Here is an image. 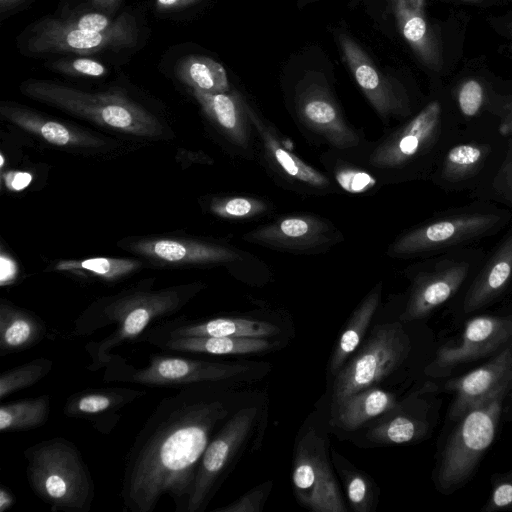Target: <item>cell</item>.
Segmentation results:
<instances>
[{"label":"cell","instance_id":"obj_38","mask_svg":"<svg viewBox=\"0 0 512 512\" xmlns=\"http://www.w3.org/2000/svg\"><path fill=\"white\" fill-rule=\"evenodd\" d=\"M341 474L351 508L356 512H370L374 506V490L370 479L356 469H343Z\"/></svg>","mask_w":512,"mask_h":512},{"label":"cell","instance_id":"obj_33","mask_svg":"<svg viewBox=\"0 0 512 512\" xmlns=\"http://www.w3.org/2000/svg\"><path fill=\"white\" fill-rule=\"evenodd\" d=\"M428 423L408 414H396L371 427L366 437L379 444H406L422 439Z\"/></svg>","mask_w":512,"mask_h":512},{"label":"cell","instance_id":"obj_28","mask_svg":"<svg viewBox=\"0 0 512 512\" xmlns=\"http://www.w3.org/2000/svg\"><path fill=\"white\" fill-rule=\"evenodd\" d=\"M398 406L393 394L369 387L337 404L336 421L345 430H355L375 417L397 410Z\"/></svg>","mask_w":512,"mask_h":512},{"label":"cell","instance_id":"obj_39","mask_svg":"<svg viewBox=\"0 0 512 512\" xmlns=\"http://www.w3.org/2000/svg\"><path fill=\"white\" fill-rule=\"evenodd\" d=\"M331 167V173L338 186L351 194L366 193L377 184L376 177L358 165L337 159V162Z\"/></svg>","mask_w":512,"mask_h":512},{"label":"cell","instance_id":"obj_13","mask_svg":"<svg viewBox=\"0 0 512 512\" xmlns=\"http://www.w3.org/2000/svg\"><path fill=\"white\" fill-rule=\"evenodd\" d=\"M248 118L260 143V152L268 170L285 188L306 195L336 192V186L325 174L304 162L285 145L278 130L246 102Z\"/></svg>","mask_w":512,"mask_h":512},{"label":"cell","instance_id":"obj_26","mask_svg":"<svg viewBox=\"0 0 512 512\" xmlns=\"http://www.w3.org/2000/svg\"><path fill=\"white\" fill-rule=\"evenodd\" d=\"M165 351L211 355H245L267 351L273 343L267 338L187 336L147 340Z\"/></svg>","mask_w":512,"mask_h":512},{"label":"cell","instance_id":"obj_20","mask_svg":"<svg viewBox=\"0 0 512 512\" xmlns=\"http://www.w3.org/2000/svg\"><path fill=\"white\" fill-rule=\"evenodd\" d=\"M203 112L238 148L252 153L254 129L248 118L245 99L237 91L208 93L191 89Z\"/></svg>","mask_w":512,"mask_h":512},{"label":"cell","instance_id":"obj_29","mask_svg":"<svg viewBox=\"0 0 512 512\" xmlns=\"http://www.w3.org/2000/svg\"><path fill=\"white\" fill-rule=\"evenodd\" d=\"M382 284L378 283L359 303L342 331L330 359V371L335 376L348 357L361 344L381 301Z\"/></svg>","mask_w":512,"mask_h":512},{"label":"cell","instance_id":"obj_25","mask_svg":"<svg viewBox=\"0 0 512 512\" xmlns=\"http://www.w3.org/2000/svg\"><path fill=\"white\" fill-rule=\"evenodd\" d=\"M0 114L14 125L38 135L56 146L97 147L103 145L100 139L88 133L46 118L17 103H2Z\"/></svg>","mask_w":512,"mask_h":512},{"label":"cell","instance_id":"obj_9","mask_svg":"<svg viewBox=\"0 0 512 512\" xmlns=\"http://www.w3.org/2000/svg\"><path fill=\"white\" fill-rule=\"evenodd\" d=\"M294 116L307 139L342 152L363 147V138L345 118L329 87L315 74H306L296 85Z\"/></svg>","mask_w":512,"mask_h":512},{"label":"cell","instance_id":"obj_6","mask_svg":"<svg viewBox=\"0 0 512 512\" xmlns=\"http://www.w3.org/2000/svg\"><path fill=\"white\" fill-rule=\"evenodd\" d=\"M511 389L512 383L502 386L459 419L438 468L437 482L443 492L454 491L474 472L494 440L503 402Z\"/></svg>","mask_w":512,"mask_h":512},{"label":"cell","instance_id":"obj_5","mask_svg":"<svg viewBox=\"0 0 512 512\" xmlns=\"http://www.w3.org/2000/svg\"><path fill=\"white\" fill-rule=\"evenodd\" d=\"M20 91L31 99L124 133L144 137L162 133L159 120L119 89L86 92L54 81L32 78L21 83Z\"/></svg>","mask_w":512,"mask_h":512},{"label":"cell","instance_id":"obj_34","mask_svg":"<svg viewBox=\"0 0 512 512\" xmlns=\"http://www.w3.org/2000/svg\"><path fill=\"white\" fill-rule=\"evenodd\" d=\"M140 263L132 259L96 257L84 260H63L55 269L74 273H89L107 281L118 280L136 269Z\"/></svg>","mask_w":512,"mask_h":512},{"label":"cell","instance_id":"obj_47","mask_svg":"<svg viewBox=\"0 0 512 512\" xmlns=\"http://www.w3.org/2000/svg\"><path fill=\"white\" fill-rule=\"evenodd\" d=\"M18 276L16 262L5 252L0 254V285L7 286L15 282Z\"/></svg>","mask_w":512,"mask_h":512},{"label":"cell","instance_id":"obj_3","mask_svg":"<svg viewBox=\"0 0 512 512\" xmlns=\"http://www.w3.org/2000/svg\"><path fill=\"white\" fill-rule=\"evenodd\" d=\"M149 36L144 16L136 8L120 12L114 25L102 32L71 27L56 15H47L27 26L16 38L18 51L31 58L63 55L130 56Z\"/></svg>","mask_w":512,"mask_h":512},{"label":"cell","instance_id":"obj_46","mask_svg":"<svg viewBox=\"0 0 512 512\" xmlns=\"http://www.w3.org/2000/svg\"><path fill=\"white\" fill-rule=\"evenodd\" d=\"M123 2L124 0H61L59 7L79 11H95L116 17Z\"/></svg>","mask_w":512,"mask_h":512},{"label":"cell","instance_id":"obj_37","mask_svg":"<svg viewBox=\"0 0 512 512\" xmlns=\"http://www.w3.org/2000/svg\"><path fill=\"white\" fill-rule=\"evenodd\" d=\"M269 204L252 196H231L213 200L211 211L225 219L250 220L268 213Z\"/></svg>","mask_w":512,"mask_h":512},{"label":"cell","instance_id":"obj_45","mask_svg":"<svg viewBox=\"0 0 512 512\" xmlns=\"http://www.w3.org/2000/svg\"><path fill=\"white\" fill-rule=\"evenodd\" d=\"M483 87L475 79L465 81L458 93V103L461 112L472 117L479 111L483 102Z\"/></svg>","mask_w":512,"mask_h":512},{"label":"cell","instance_id":"obj_19","mask_svg":"<svg viewBox=\"0 0 512 512\" xmlns=\"http://www.w3.org/2000/svg\"><path fill=\"white\" fill-rule=\"evenodd\" d=\"M146 395L145 390L130 387L89 388L71 394L63 413L84 419L102 434H109L121 418L120 410Z\"/></svg>","mask_w":512,"mask_h":512},{"label":"cell","instance_id":"obj_40","mask_svg":"<svg viewBox=\"0 0 512 512\" xmlns=\"http://www.w3.org/2000/svg\"><path fill=\"white\" fill-rule=\"evenodd\" d=\"M65 24L83 31L102 32L110 29L116 17L95 11H79L59 7L55 14Z\"/></svg>","mask_w":512,"mask_h":512},{"label":"cell","instance_id":"obj_35","mask_svg":"<svg viewBox=\"0 0 512 512\" xmlns=\"http://www.w3.org/2000/svg\"><path fill=\"white\" fill-rule=\"evenodd\" d=\"M53 368L51 359L40 357L15 366L0 375V399L30 387L46 377Z\"/></svg>","mask_w":512,"mask_h":512},{"label":"cell","instance_id":"obj_14","mask_svg":"<svg viewBox=\"0 0 512 512\" xmlns=\"http://www.w3.org/2000/svg\"><path fill=\"white\" fill-rule=\"evenodd\" d=\"M341 238L332 222L307 214L281 217L243 236L250 243L291 253L323 252Z\"/></svg>","mask_w":512,"mask_h":512},{"label":"cell","instance_id":"obj_8","mask_svg":"<svg viewBox=\"0 0 512 512\" xmlns=\"http://www.w3.org/2000/svg\"><path fill=\"white\" fill-rule=\"evenodd\" d=\"M410 348L409 337L400 322L375 326L359 353L335 375L334 403L337 405L387 377L407 358Z\"/></svg>","mask_w":512,"mask_h":512},{"label":"cell","instance_id":"obj_11","mask_svg":"<svg viewBox=\"0 0 512 512\" xmlns=\"http://www.w3.org/2000/svg\"><path fill=\"white\" fill-rule=\"evenodd\" d=\"M292 484L298 502L314 512H346L342 493L329 463L325 439L308 431L294 454Z\"/></svg>","mask_w":512,"mask_h":512},{"label":"cell","instance_id":"obj_17","mask_svg":"<svg viewBox=\"0 0 512 512\" xmlns=\"http://www.w3.org/2000/svg\"><path fill=\"white\" fill-rule=\"evenodd\" d=\"M496 219L492 215H468L433 222L398 237L387 253L400 257L457 243L484 232Z\"/></svg>","mask_w":512,"mask_h":512},{"label":"cell","instance_id":"obj_44","mask_svg":"<svg viewBox=\"0 0 512 512\" xmlns=\"http://www.w3.org/2000/svg\"><path fill=\"white\" fill-rule=\"evenodd\" d=\"M206 0H154L153 12L166 19H184Z\"/></svg>","mask_w":512,"mask_h":512},{"label":"cell","instance_id":"obj_30","mask_svg":"<svg viewBox=\"0 0 512 512\" xmlns=\"http://www.w3.org/2000/svg\"><path fill=\"white\" fill-rule=\"evenodd\" d=\"M511 274L512 237L502 246L469 289L464 301V311L473 312L488 304L504 289Z\"/></svg>","mask_w":512,"mask_h":512},{"label":"cell","instance_id":"obj_15","mask_svg":"<svg viewBox=\"0 0 512 512\" xmlns=\"http://www.w3.org/2000/svg\"><path fill=\"white\" fill-rule=\"evenodd\" d=\"M339 44L354 79L382 122L407 115L409 102L403 86L385 75L348 35L341 34Z\"/></svg>","mask_w":512,"mask_h":512},{"label":"cell","instance_id":"obj_42","mask_svg":"<svg viewBox=\"0 0 512 512\" xmlns=\"http://www.w3.org/2000/svg\"><path fill=\"white\" fill-rule=\"evenodd\" d=\"M512 510V471L495 475L492 491L483 511L495 512Z\"/></svg>","mask_w":512,"mask_h":512},{"label":"cell","instance_id":"obj_16","mask_svg":"<svg viewBox=\"0 0 512 512\" xmlns=\"http://www.w3.org/2000/svg\"><path fill=\"white\" fill-rule=\"evenodd\" d=\"M512 343V314L477 316L470 319L453 345L441 347L430 369L444 370L475 361L502 350Z\"/></svg>","mask_w":512,"mask_h":512},{"label":"cell","instance_id":"obj_41","mask_svg":"<svg viewBox=\"0 0 512 512\" xmlns=\"http://www.w3.org/2000/svg\"><path fill=\"white\" fill-rule=\"evenodd\" d=\"M271 487L272 482L266 481L252 488L237 500L214 509L213 512H260L263 510Z\"/></svg>","mask_w":512,"mask_h":512},{"label":"cell","instance_id":"obj_7","mask_svg":"<svg viewBox=\"0 0 512 512\" xmlns=\"http://www.w3.org/2000/svg\"><path fill=\"white\" fill-rule=\"evenodd\" d=\"M247 369V366L237 363L165 355H151L146 366L137 368L127 363L125 358L114 354L105 367L103 380L149 387L181 388L231 381Z\"/></svg>","mask_w":512,"mask_h":512},{"label":"cell","instance_id":"obj_27","mask_svg":"<svg viewBox=\"0 0 512 512\" xmlns=\"http://www.w3.org/2000/svg\"><path fill=\"white\" fill-rule=\"evenodd\" d=\"M47 326L36 314L3 299L0 303V356L18 353L41 342Z\"/></svg>","mask_w":512,"mask_h":512},{"label":"cell","instance_id":"obj_49","mask_svg":"<svg viewBox=\"0 0 512 512\" xmlns=\"http://www.w3.org/2000/svg\"><path fill=\"white\" fill-rule=\"evenodd\" d=\"M32 0H0V19L4 20L29 4Z\"/></svg>","mask_w":512,"mask_h":512},{"label":"cell","instance_id":"obj_50","mask_svg":"<svg viewBox=\"0 0 512 512\" xmlns=\"http://www.w3.org/2000/svg\"><path fill=\"white\" fill-rule=\"evenodd\" d=\"M15 504V496L11 490L4 486H0V512H6Z\"/></svg>","mask_w":512,"mask_h":512},{"label":"cell","instance_id":"obj_52","mask_svg":"<svg viewBox=\"0 0 512 512\" xmlns=\"http://www.w3.org/2000/svg\"><path fill=\"white\" fill-rule=\"evenodd\" d=\"M0 157H1V167H3V165H4V156L1 155Z\"/></svg>","mask_w":512,"mask_h":512},{"label":"cell","instance_id":"obj_4","mask_svg":"<svg viewBox=\"0 0 512 512\" xmlns=\"http://www.w3.org/2000/svg\"><path fill=\"white\" fill-rule=\"evenodd\" d=\"M24 457L31 490L53 512L90 511L95 486L73 442L63 437L46 439L28 447Z\"/></svg>","mask_w":512,"mask_h":512},{"label":"cell","instance_id":"obj_22","mask_svg":"<svg viewBox=\"0 0 512 512\" xmlns=\"http://www.w3.org/2000/svg\"><path fill=\"white\" fill-rule=\"evenodd\" d=\"M398 29L417 58L439 71L443 65L440 42L425 14L426 0H388Z\"/></svg>","mask_w":512,"mask_h":512},{"label":"cell","instance_id":"obj_21","mask_svg":"<svg viewBox=\"0 0 512 512\" xmlns=\"http://www.w3.org/2000/svg\"><path fill=\"white\" fill-rule=\"evenodd\" d=\"M280 332L276 325L243 317H216L204 321L172 322L151 327L142 340L166 337L214 336L268 338Z\"/></svg>","mask_w":512,"mask_h":512},{"label":"cell","instance_id":"obj_24","mask_svg":"<svg viewBox=\"0 0 512 512\" xmlns=\"http://www.w3.org/2000/svg\"><path fill=\"white\" fill-rule=\"evenodd\" d=\"M467 272L468 266L459 264L418 277L400 320L410 322L428 316L457 292Z\"/></svg>","mask_w":512,"mask_h":512},{"label":"cell","instance_id":"obj_43","mask_svg":"<svg viewBox=\"0 0 512 512\" xmlns=\"http://www.w3.org/2000/svg\"><path fill=\"white\" fill-rule=\"evenodd\" d=\"M482 150L472 144L453 147L446 157V169L451 173H462L475 166L482 158Z\"/></svg>","mask_w":512,"mask_h":512},{"label":"cell","instance_id":"obj_12","mask_svg":"<svg viewBox=\"0 0 512 512\" xmlns=\"http://www.w3.org/2000/svg\"><path fill=\"white\" fill-rule=\"evenodd\" d=\"M441 105L427 104L404 125L382 137L371 146H363V161L369 170L381 176L399 171L419 156L432 142L439 127Z\"/></svg>","mask_w":512,"mask_h":512},{"label":"cell","instance_id":"obj_1","mask_svg":"<svg viewBox=\"0 0 512 512\" xmlns=\"http://www.w3.org/2000/svg\"><path fill=\"white\" fill-rule=\"evenodd\" d=\"M224 383L181 387L157 404L126 456L120 496L127 510L152 512L169 497L176 512H187L202 456L231 415Z\"/></svg>","mask_w":512,"mask_h":512},{"label":"cell","instance_id":"obj_36","mask_svg":"<svg viewBox=\"0 0 512 512\" xmlns=\"http://www.w3.org/2000/svg\"><path fill=\"white\" fill-rule=\"evenodd\" d=\"M44 66L58 74L85 79H100L109 72L106 63L90 55L58 56L47 60Z\"/></svg>","mask_w":512,"mask_h":512},{"label":"cell","instance_id":"obj_51","mask_svg":"<svg viewBox=\"0 0 512 512\" xmlns=\"http://www.w3.org/2000/svg\"><path fill=\"white\" fill-rule=\"evenodd\" d=\"M499 130L504 135L512 133V109L502 121Z\"/></svg>","mask_w":512,"mask_h":512},{"label":"cell","instance_id":"obj_23","mask_svg":"<svg viewBox=\"0 0 512 512\" xmlns=\"http://www.w3.org/2000/svg\"><path fill=\"white\" fill-rule=\"evenodd\" d=\"M137 254L173 264L228 263L239 254L221 245L178 239H147L131 246Z\"/></svg>","mask_w":512,"mask_h":512},{"label":"cell","instance_id":"obj_18","mask_svg":"<svg viewBox=\"0 0 512 512\" xmlns=\"http://www.w3.org/2000/svg\"><path fill=\"white\" fill-rule=\"evenodd\" d=\"M509 383H512V343L487 363L447 382L446 388L455 395L451 418L459 420L470 408Z\"/></svg>","mask_w":512,"mask_h":512},{"label":"cell","instance_id":"obj_48","mask_svg":"<svg viewBox=\"0 0 512 512\" xmlns=\"http://www.w3.org/2000/svg\"><path fill=\"white\" fill-rule=\"evenodd\" d=\"M6 187L13 191L25 189L32 181V175L23 171H10L2 175Z\"/></svg>","mask_w":512,"mask_h":512},{"label":"cell","instance_id":"obj_32","mask_svg":"<svg viewBox=\"0 0 512 512\" xmlns=\"http://www.w3.org/2000/svg\"><path fill=\"white\" fill-rule=\"evenodd\" d=\"M51 397L44 394L1 404L0 431H28L43 426L50 414Z\"/></svg>","mask_w":512,"mask_h":512},{"label":"cell","instance_id":"obj_10","mask_svg":"<svg viewBox=\"0 0 512 512\" xmlns=\"http://www.w3.org/2000/svg\"><path fill=\"white\" fill-rule=\"evenodd\" d=\"M255 407L228 417L208 444L197 471L187 512H203L243 448L256 419Z\"/></svg>","mask_w":512,"mask_h":512},{"label":"cell","instance_id":"obj_31","mask_svg":"<svg viewBox=\"0 0 512 512\" xmlns=\"http://www.w3.org/2000/svg\"><path fill=\"white\" fill-rule=\"evenodd\" d=\"M176 78L188 86L208 93L230 91L227 72L215 59L201 54H187L174 65Z\"/></svg>","mask_w":512,"mask_h":512},{"label":"cell","instance_id":"obj_2","mask_svg":"<svg viewBox=\"0 0 512 512\" xmlns=\"http://www.w3.org/2000/svg\"><path fill=\"white\" fill-rule=\"evenodd\" d=\"M193 292L187 287L136 289L89 307L75 320L73 336H90L109 326L113 330L100 340L86 343L85 351L91 360L87 369L105 368L113 358V349L141 338L154 321L180 310Z\"/></svg>","mask_w":512,"mask_h":512},{"label":"cell","instance_id":"obj_53","mask_svg":"<svg viewBox=\"0 0 512 512\" xmlns=\"http://www.w3.org/2000/svg\"><path fill=\"white\" fill-rule=\"evenodd\" d=\"M462 1L476 2V1H479V0H462Z\"/></svg>","mask_w":512,"mask_h":512}]
</instances>
